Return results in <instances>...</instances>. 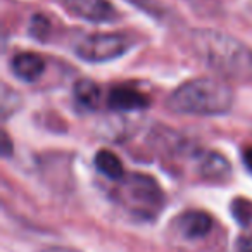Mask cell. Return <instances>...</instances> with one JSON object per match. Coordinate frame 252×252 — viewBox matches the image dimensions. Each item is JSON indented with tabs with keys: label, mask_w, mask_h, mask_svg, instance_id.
I'll list each match as a JSON object with an SVG mask.
<instances>
[{
	"label": "cell",
	"mask_w": 252,
	"mask_h": 252,
	"mask_svg": "<svg viewBox=\"0 0 252 252\" xmlns=\"http://www.w3.org/2000/svg\"><path fill=\"white\" fill-rule=\"evenodd\" d=\"M192 45L204 64L226 76L252 73V50L240 40L213 30H199L192 35Z\"/></svg>",
	"instance_id": "2"
},
{
	"label": "cell",
	"mask_w": 252,
	"mask_h": 252,
	"mask_svg": "<svg viewBox=\"0 0 252 252\" xmlns=\"http://www.w3.org/2000/svg\"><path fill=\"white\" fill-rule=\"evenodd\" d=\"M2 152H4L5 158L11 154V140H9L7 133H4V149H2Z\"/></svg>",
	"instance_id": "16"
},
{
	"label": "cell",
	"mask_w": 252,
	"mask_h": 252,
	"mask_svg": "<svg viewBox=\"0 0 252 252\" xmlns=\"http://www.w3.org/2000/svg\"><path fill=\"white\" fill-rule=\"evenodd\" d=\"M199 173L209 182H226L231 176V166L218 152H207L199 161Z\"/></svg>",
	"instance_id": "9"
},
{
	"label": "cell",
	"mask_w": 252,
	"mask_h": 252,
	"mask_svg": "<svg viewBox=\"0 0 252 252\" xmlns=\"http://www.w3.org/2000/svg\"><path fill=\"white\" fill-rule=\"evenodd\" d=\"M213 228V218L202 211H189L178 220V230L185 238H204Z\"/></svg>",
	"instance_id": "7"
},
{
	"label": "cell",
	"mask_w": 252,
	"mask_h": 252,
	"mask_svg": "<svg viewBox=\"0 0 252 252\" xmlns=\"http://www.w3.org/2000/svg\"><path fill=\"white\" fill-rule=\"evenodd\" d=\"M95 166L104 176H107L109 180H123L125 178V166L119 161V158L111 151H98L95 154Z\"/></svg>",
	"instance_id": "10"
},
{
	"label": "cell",
	"mask_w": 252,
	"mask_h": 252,
	"mask_svg": "<svg viewBox=\"0 0 252 252\" xmlns=\"http://www.w3.org/2000/svg\"><path fill=\"white\" fill-rule=\"evenodd\" d=\"M12 71L19 80L26 81V83H33L36 81L45 71V61L33 52H21L12 59L11 63Z\"/></svg>",
	"instance_id": "8"
},
{
	"label": "cell",
	"mask_w": 252,
	"mask_h": 252,
	"mask_svg": "<svg viewBox=\"0 0 252 252\" xmlns=\"http://www.w3.org/2000/svg\"><path fill=\"white\" fill-rule=\"evenodd\" d=\"M238 252H252V237H240L237 244Z\"/></svg>",
	"instance_id": "13"
},
{
	"label": "cell",
	"mask_w": 252,
	"mask_h": 252,
	"mask_svg": "<svg viewBox=\"0 0 252 252\" xmlns=\"http://www.w3.org/2000/svg\"><path fill=\"white\" fill-rule=\"evenodd\" d=\"M49 32H50V23H49V19H47L45 16H42V14L33 16L32 25H30V33H32V35L35 36V38L45 40L47 35H49Z\"/></svg>",
	"instance_id": "12"
},
{
	"label": "cell",
	"mask_w": 252,
	"mask_h": 252,
	"mask_svg": "<svg viewBox=\"0 0 252 252\" xmlns=\"http://www.w3.org/2000/svg\"><path fill=\"white\" fill-rule=\"evenodd\" d=\"M63 4L73 16L92 23H107L118 18L107 0H63Z\"/></svg>",
	"instance_id": "5"
},
{
	"label": "cell",
	"mask_w": 252,
	"mask_h": 252,
	"mask_svg": "<svg viewBox=\"0 0 252 252\" xmlns=\"http://www.w3.org/2000/svg\"><path fill=\"white\" fill-rule=\"evenodd\" d=\"M74 98L85 109H97L100 100V88L92 80H80L74 85Z\"/></svg>",
	"instance_id": "11"
},
{
	"label": "cell",
	"mask_w": 252,
	"mask_h": 252,
	"mask_svg": "<svg viewBox=\"0 0 252 252\" xmlns=\"http://www.w3.org/2000/svg\"><path fill=\"white\" fill-rule=\"evenodd\" d=\"M123 180H125V189L130 204L135 209L145 213V211H158L162 206L164 197L156 180H152L151 176L130 175Z\"/></svg>",
	"instance_id": "4"
},
{
	"label": "cell",
	"mask_w": 252,
	"mask_h": 252,
	"mask_svg": "<svg viewBox=\"0 0 252 252\" xmlns=\"http://www.w3.org/2000/svg\"><path fill=\"white\" fill-rule=\"evenodd\" d=\"M107 104L114 111H140V109L149 107L151 102L142 92L128 87H118L111 90Z\"/></svg>",
	"instance_id": "6"
},
{
	"label": "cell",
	"mask_w": 252,
	"mask_h": 252,
	"mask_svg": "<svg viewBox=\"0 0 252 252\" xmlns=\"http://www.w3.org/2000/svg\"><path fill=\"white\" fill-rule=\"evenodd\" d=\"M166 105L176 114L220 116L233 105V90L216 78H195L180 85L168 97Z\"/></svg>",
	"instance_id": "1"
},
{
	"label": "cell",
	"mask_w": 252,
	"mask_h": 252,
	"mask_svg": "<svg viewBox=\"0 0 252 252\" xmlns=\"http://www.w3.org/2000/svg\"><path fill=\"white\" fill-rule=\"evenodd\" d=\"M130 49V40L121 33H95L76 45V56L88 63H105L121 57Z\"/></svg>",
	"instance_id": "3"
},
{
	"label": "cell",
	"mask_w": 252,
	"mask_h": 252,
	"mask_svg": "<svg viewBox=\"0 0 252 252\" xmlns=\"http://www.w3.org/2000/svg\"><path fill=\"white\" fill-rule=\"evenodd\" d=\"M42 252H80V251H74V249L69 247H47Z\"/></svg>",
	"instance_id": "15"
},
{
	"label": "cell",
	"mask_w": 252,
	"mask_h": 252,
	"mask_svg": "<svg viewBox=\"0 0 252 252\" xmlns=\"http://www.w3.org/2000/svg\"><path fill=\"white\" fill-rule=\"evenodd\" d=\"M244 162H245V166L252 171V147H249L244 151Z\"/></svg>",
	"instance_id": "14"
}]
</instances>
